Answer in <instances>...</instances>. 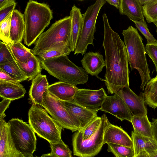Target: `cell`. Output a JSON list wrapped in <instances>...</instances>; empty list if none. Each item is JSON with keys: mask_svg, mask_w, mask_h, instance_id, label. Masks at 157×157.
Segmentation results:
<instances>
[{"mask_svg": "<svg viewBox=\"0 0 157 157\" xmlns=\"http://www.w3.org/2000/svg\"><path fill=\"white\" fill-rule=\"evenodd\" d=\"M104 37L102 46L106 71L104 81L108 93L113 94L129 86L128 61L124 42L111 28L106 14L102 15Z\"/></svg>", "mask_w": 157, "mask_h": 157, "instance_id": "obj_1", "label": "cell"}, {"mask_svg": "<svg viewBox=\"0 0 157 157\" xmlns=\"http://www.w3.org/2000/svg\"><path fill=\"white\" fill-rule=\"evenodd\" d=\"M25 30L24 43L28 47L34 43L50 24L53 13L48 4L33 0L27 3L24 14Z\"/></svg>", "mask_w": 157, "mask_h": 157, "instance_id": "obj_2", "label": "cell"}, {"mask_svg": "<svg viewBox=\"0 0 157 157\" xmlns=\"http://www.w3.org/2000/svg\"><path fill=\"white\" fill-rule=\"evenodd\" d=\"M122 34L131 70L136 69L138 71L141 80L140 87L144 90L145 86L151 78L143 39L137 29L131 25L123 30Z\"/></svg>", "mask_w": 157, "mask_h": 157, "instance_id": "obj_3", "label": "cell"}, {"mask_svg": "<svg viewBox=\"0 0 157 157\" xmlns=\"http://www.w3.org/2000/svg\"><path fill=\"white\" fill-rule=\"evenodd\" d=\"M42 68L59 81L76 86L88 81V74L82 67L75 65L67 56L42 60Z\"/></svg>", "mask_w": 157, "mask_h": 157, "instance_id": "obj_4", "label": "cell"}, {"mask_svg": "<svg viewBox=\"0 0 157 157\" xmlns=\"http://www.w3.org/2000/svg\"><path fill=\"white\" fill-rule=\"evenodd\" d=\"M71 25L70 16L56 21L46 31L43 33L35 41L32 49L33 54L38 56L63 42L70 47Z\"/></svg>", "mask_w": 157, "mask_h": 157, "instance_id": "obj_5", "label": "cell"}, {"mask_svg": "<svg viewBox=\"0 0 157 157\" xmlns=\"http://www.w3.org/2000/svg\"><path fill=\"white\" fill-rule=\"evenodd\" d=\"M38 105L33 104L29 110V125L38 136L49 143H57L61 140L62 128Z\"/></svg>", "mask_w": 157, "mask_h": 157, "instance_id": "obj_6", "label": "cell"}, {"mask_svg": "<svg viewBox=\"0 0 157 157\" xmlns=\"http://www.w3.org/2000/svg\"><path fill=\"white\" fill-rule=\"evenodd\" d=\"M101 117L99 126L94 134L89 138L83 140L79 131L73 134L72 144L74 155L78 157H93L100 151L104 144V133L109 122L105 114Z\"/></svg>", "mask_w": 157, "mask_h": 157, "instance_id": "obj_7", "label": "cell"}, {"mask_svg": "<svg viewBox=\"0 0 157 157\" xmlns=\"http://www.w3.org/2000/svg\"><path fill=\"white\" fill-rule=\"evenodd\" d=\"M10 135L17 149L24 157H32L36 148L35 133L29 124L18 118L7 122Z\"/></svg>", "mask_w": 157, "mask_h": 157, "instance_id": "obj_8", "label": "cell"}, {"mask_svg": "<svg viewBox=\"0 0 157 157\" xmlns=\"http://www.w3.org/2000/svg\"><path fill=\"white\" fill-rule=\"evenodd\" d=\"M106 0H97L89 6L82 14L83 23L82 28L76 48L74 55H82L86 52L88 46L91 44L94 47L93 40L96 31V23L100 11L106 2Z\"/></svg>", "mask_w": 157, "mask_h": 157, "instance_id": "obj_9", "label": "cell"}, {"mask_svg": "<svg viewBox=\"0 0 157 157\" xmlns=\"http://www.w3.org/2000/svg\"><path fill=\"white\" fill-rule=\"evenodd\" d=\"M43 106L62 128L72 132L82 129L80 121L71 116L64 107L60 101L48 90L43 95Z\"/></svg>", "mask_w": 157, "mask_h": 157, "instance_id": "obj_10", "label": "cell"}, {"mask_svg": "<svg viewBox=\"0 0 157 157\" xmlns=\"http://www.w3.org/2000/svg\"><path fill=\"white\" fill-rule=\"evenodd\" d=\"M107 96L103 88L95 90L78 88L73 100L80 105L97 113Z\"/></svg>", "mask_w": 157, "mask_h": 157, "instance_id": "obj_11", "label": "cell"}, {"mask_svg": "<svg viewBox=\"0 0 157 157\" xmlns=\"http://www.w3.org/2000/svg\"><path fill=\"white\" fill-rule=\"evenodd\" d=\"M100 110L115 116L122 121L127 120L131 122L132 116L123 99L117 93L107 96Z\"/></svg>", "mask_w": 157, "mask_h": 157, "instance_id": "obj_12", "label": "cell"}, {"mask_svg": "<svg viewBox=\"0 0 157 157\" xmlns=\"http://www.w3.org/2000/svg\"><path fill=\"white\" fill-rule=\"evenodd\" d=\"M124 100L132 116L139 115H147V109L145 105L144 93L139 96L133 92L129 86L123 87L116 92Z\"/></svg>", "mask_w": 157, "mask_h": 157, "instance_id": "obj_13", "label": "cell"}, {"mask_svg": "<svg viewBox=\"0 0 157 157\" xmlns=\"http://www.w3.org/2000/svg\"><path fill=\"white\" fill-rule=\"evenodd\" d=\"M0 157H24L16 147L4 119L0 120Z\"/></svg>", "mask_w": 157, "mask_h": 157, "instance_id": "obj_14", "label": "cell"}, {"mask_svg": "<svg viewBox=\"0 0 157 157\" xmlns=\"http://www.w3.org/2000/svg\"><path fill=\"white\" fill-rule=\"evenodd\" d=\"M103 142L133 147L132 138L121 128L109 123L104 134Z\"/></svg>", "mask_w": 157, "mask_h": 157, "instance_id": "obj_15", "label": "cell"}, {"mask_svg": "<svg viewBox=\"0 0 157 157\" xmlns=\"http://www.w3.org/2000/svg\"><path fill=\"white\" fill-rule=\"evenodd\" d=\"M61 101L70 115L80 121L82 129L98 117L97 113L80 105L74 100L70 101Z\"/></svg>", "mask_w": 157, "mask_h": 157, "instance_id": "obj_16", "label": "cell"}, {"mask_svg": "<svg viewBox=\"0 0 157 157\" xmlns=\"http://www.w3.org/2000/svg\"><path fill=\"white\" fill-rule=\"evenodd\" d=\"M81 62L87 73L92 76H97L106 66L103 56L99 52H90L85 53Z\"/></svg>", "mask_w": 157, "mask_h": 157, "instance_id": "obj_17", "label": "cell"}, {"mask_svg": "<svg viewBox=\"0 0 157 157\" xmlns=\"http://www.w3.org/2000/svg\"><path fill=\"white\" fill-rule=\"evenodd\" d=\"M71 19L70 47L74 51L80 34L83 23L82 14L80 8L74 5L70 11Z\"/></svg>", "mask_w": 157, "mask_h": 157, "instance_id": "obj_18", "label": "cell"}, {"mask_svg": "<svg viewBox=\"0 0 157 157\" xmlns=\"http://www.w3.org/2000/svg\"><path fill=\"white\" fill-rule=\"evenodd\" d=\"M49 86L46 75L39 74L32 80L29 94L33 104L41 105L43 95Z\"/></svg>", "mask_w": 157, "mask_h": 157, "instance_id": "obj_19", "label": "cell"}, {"mask_svg": "<svg viewBox=\"0 0 157 157\" xmlns=\"http://www.w3.org/2000/svg\"><path fill=\"white\" fill-rule=\"evenodd\" d=\"M78 89L76 86L59 81L49 85L48 90L60 101H67L73 100Z\"/></svg>", "mask_w": 157, "mask_h": 157, "instance_id": "obj_20", "label": "cell"}, {"mask_svg": "<svg viewBox=\"0 0 157 157\" xmlns=\"http://www.w3.org/2000/svg\"><path fill=\"white\" fill-rule=\"evenodd\" d=\"M119 10L121 14L127 16L132 21H144L139 0H121Z\"/></svg>", "mask_w": 157, "mask_h": 157, "instance_id": "obj_21", "label": "cell"}, {"mask_svg": "<svg viewBox=\"0 0 157 157\" xmlns=\"http://www.w3.org/2000/svg\"><path fill=\"white\" fill-rule=\"evenodd\" d=\"M25 30L24 14L15 9L12 12L11 21L10 36L12 43L21 42Z\"/></svg>", "mask_w": 157, "mask_h": 157, "instance_id": "obj_22", "label": "cell"}, {"mask_svg": "<svg viewBox=\"0 0 157 157\" xmlns=\"http://www.w3.org/2000/svg\"><path fill=\"white\" fill-rule=\"evenodd\" d=\"M26 90L20 82H13L0 80V96L12 101L23 97Z\"/></svg>", "mask_w": 157, "mask_h": 157, "instance_id": "obj_23", "label": "cell"}, {"mask_svg": "<svg viewBox=\"0 0 157 157\" xmlns=\"http://www.w3.org/2000/svg\"><path fill=\"white\" fill-rule=\"evenodd\" d=\"M131 138L135 156L144 151L149 154L157 150V143L153 138L144 136L132 131Z\"/></svg>", "mask_w": 157, "mask_h": 157, "instance_id": "obj_24", "label": "cell"}, {"mask_svg": "<svg viewBox=\"0 0 157 157\" xmlns=\"http://www.w3.org/2000/svg\"><path fill=\"white\" fill-rule=\"evenodd\" d=\"M41 61L38 56L33 55L29 58L26 63L16 62L29 81L32 80L36 76L41 74L42 69Z\"/></svg>", "mask_w": 157, "mask_h": 157, "instance_id": "obj_25", "label": "cell"}, {"mask_svg": "<svg viewBox=\"0 0 157 157\" xmlns=\"http://www.w3.org/2000/svg\"><path fill=\"white\" fill-rule=\"evenodd\" d=\"M131 122L134 132L142 136L153 138L151 122L149 121L147 115L133 116Z\"/></svg>", "mask_w": 157, "mask_h": 157, "instance_id": "obj_26", "label": "cell"}, {"mask_svg": "<svg viewBox=\"0 0 157 157\" xmlns=\"http://www.w3.org/2000/svg\"><path fill=\"white\" fill-rule=\"evenodd\" d=\"M7 45L16 61L26 63L29 58L33 55L32 50L26 47L21 42Z\"/></svg>", "mask_w": 157, "mask_h": 157, "instance_id": "obj_27", "label": "cell"}, {"mask_svg": "<svg viewBox=\"0 0 157 157\" xmlns=\"http://www.w3.org/2000/svg\"><path fill=\"white\" fill-rule=\"evenodd\" d=\"M145 103L153 109L157 106V75L146 84L144 92Z\"/></svg>", "mask_w": 157, "mask_h": 157, "instance_id": "obj_28", "label": "cell"}, {"mask_svg": "<svg viewBox=\"0 0 157 157\" xmlns=\"http://www.w3.org/2000/svg\"><path fill=\"white\" fill-rule=\"evenodd\" d=\"M142 5L143 15L148 23L155 25L157 21V0H139Z\"/></svg>", "mask_w": 157, "mask_h": 157, "instance_id": "obj_29", "label": "cell"}, {"mask_svg": "<svg viewBox=\"0 0 157 157\" xmlns=\"http://www.w3.org/2000/svg\"><path fill=\"white\" fill-rule=\"evenodd\" d=\"M0 69L6 71L11 77L20 82L28 79L27 77L21 70L15 61L10 60L7 63L0 64Z\"/></svg>", "mask_w": 157, "mask_h": 157, "instance_id": "obj_30", "label": "cell"}, {"mask_svg": "<svg viewBox=\"0 0 157 157\" xmlns=\"http://www.w3.org/2000/svg\"><path fill=\"white\" fill-rule=\"evenodd\" d=\"M72 52L70 46L63 42L59 44L38 56L42 60L62 56H67Z\"/></svg>", "mask_w": 157, "mask_h": 157, "instance_id": "obj_31", "label": "cell"}, {"mask_svg": "<svg viewBox=\"0 0 157 157\" xmlns=\"http://www.w3.org/2000/svg\"><path fill=\"white\" fill-rule=\"evenodd\" d=\"M107 151L112 152L115 157H135L133 147L108 143Z\"/></svg>", "mask_w": 157, "mask_h": 157, "instance_id": "obj_32", "label": "cell"}, {"mask_svg": "<svg viewBox=\"0 0 157 157\" xmlns=\"http://www.w3.org/2000/svg\"><path fill=\"white\" fill-rule=\"evenodd\" d=\"M49 144L51 149L49 153L54 157H73L72 151L62 140L58 143Z\"/></svg>", "mask_w": 157, "mask_h": 157, "instance_id": "obj_33", "label": "cell"}, {"mask_svg": "<svg viewBox=\"0 0 157 157\" xmlns=\"http://www.w3.org/2000/svg\"><path fill=\"white\" fill-rule=\"evenodd\" d=\"M12 12L0 22V40L7 45L12 44L10 36L11 16Z\"/></svg>", "mask_w": 157, "mask_h": 157, "instance_id": "obj_34", "label": "cell"}, {"mask_svg": "<svg viewBox=\"0 0 157 157\" xmlns=\"http://www.w3.org/2000/svg\"><path fill=\"white\" fill-rule=\"evenodd\" d=\"M101 117L98 116L84 128L78 131L83 140H86L94 134L101 123Z\"/></svg>", "mask_w": 157, "mask_h": 157, "instance_id": "obj_35", "label": "cell"}, {"mask_svg": "<svg viewBox=\"0 0 157 157\" xmlns=\"http://www.w3.org/2000/svg\"><path fill=\"white\" fill-rule=\"evenodd\" d=\"M136 27L147 40V44L157 43V40L150 32L145 21H133Z\"/></svg>", "mask_w": 157, "mask_h": 157, "instance_id": "obj_36", "label": "cell"}, {"mask_svg": "<svg viewBox=\"0 0 157 157\" xmlns=\"http://www.w3.org/2000/svg\"><path fill=\"white\" fill-rule=\"evenodd\" d=\"M10 60L15 61L7 44L0 41V64L7 63Z\"/></svg>", "mask_w": 157, "mask_h": 157, "instance_id": "obj_37", "label": "cell"}, {"mask_svg": "<svg viewBox=\"0 0 157 157\" xmlns=\"http://www.w3.org/2000/svg\"><path fill=\"white\" fill-rule=\"evenodd\" d=\"M145 48L146 52L155 66L157 75V43L147 44Z\"/></svg>", "mask_w": 157, "mask_h": 157, "instance_id": "obj_38", "label": "cell"}, {"mask_svg": "<svg viewBox=\"0 0 157 157\" xmlns=\"http://www.w3.org/2000/svg\"><path fill=\"white\" fill-rule=\"evenodd\" d=\"M16 5V2L13 0L12 2L0 9V22L15 10Z\"/></svg>", "mask_w": 157, "mask_h": 157, "instance_id": "obj_39", "label": "cell"}, {"mask_svg": "<svg viewBox=\"0 0 157 157\" xmlns=\"http://www.w3.org/2000/svg\"><path fill=\"white\" fill-rule=\"evenodd\" d=\"M0 80L13 82H20L11 77L6 71L1 69Z\"/></svg>", "mask_w": 157, "mask_h": 157, "instance_id": "obj_40", "label": "cell"}, {"mask_svg": "<svg viewBox=\"0 0 157 157\" xmlns=\"http://www.w3.org/2000/svg\"><path fill=\"white\" fill-rule=\"evenodd\" d=\"M11 100L6 99H3L0 103V117L4 114L6 109L8 107Z\"/></svg>", "mask_w": 157, "mask_h": 157, "instance_id": "obj_41", "label": "cell"}, {"mask_svg": "<svg viewBox=\"0 0 157 157\" xmlns=\"http://www.w3.org/2000/svg\"><path fill=\"white\" fill-rule=\"evenodd\" d=\"M153 137L157 143V118L152 119V122H151Z\"/></svg>", "mask_w": 157, "mask_h": 157, "instance_id": "obj_42", "label": "cell"}, {"mask_svg": "<svg viewBox=\"0 0 157 157\" xmlns=\"http://www.w3.org/2000/svg\"><path fill=\"white\" fill-rule=\"evenodd\" d=\"M106 2L111 5L114 6L116 8L119 9L121 0H106Z\"/></svg>", "mask_w": 157, "mask_h": 157, "instance_id": "obj_43", "label": "cell"}, {"mask_svg": "<svg viewBox=\"0 0 157 157\" xmlns=\"http://www.w3.org/2000/svg\"><path fill=\"white\" fill-rule=\"evenodd\" d=\"M13 0H0V9L2 8L13 1Z\"/></svg>", "mask_w": 157, "mask_h": 157, "instance_id": "obj_44", "label": "cell"}, {"mask_svg": "<svg viewBox=\"0 0 157 157\" xmlns=\"http://www.w3.org/2000/svg\"><path fill=\"white\" fill-rule=\"evenodd\" d=\"M135 157H150L149 154L146 152L143 151Z\"/></svg>", "mask_w": 157, "mask_h": 157, "instance_id": "obj_45", "label": "cell"}, {"mask_svg": "<svg viewBox=\"0 0 157 157\" xmlns=\"http://www.w3.org/2000/svg\"><path fill=\"white\" fill-rule=\"evenodd\" d=\"M32 157H54L49 153L42 155L40 156H33Z\"/></svg>", "mask_w": 157, "mask_h": 157, "instance_id": "obj_46", "label": "cell"}, {"mask_svg": "<svg viewBox=\"0 0 157 157\" xmlns=\"http://www.w3.org/2000/svg\"><path fill=\"white\" fill-rule=\"evenodd\" d=\"M150 157H157V150L149 154Z\"/></svg>", "mask_w": 157, "mask_h": 157, "instance_id": "obj_47", "label": "cell"}, {"mask_svg": "<svg viewBox=\"0 0 157 157\" xmlns=\"http://www.w3.org/2000/svg\"><path fill=\"white\" fill-rule=\"evenodd\" d=\"M156 27V32H157V21L156 22V24L155 25Z\"/></svg>", "mask_w": 157, "mask_h": 157, "instance_id": "obj_48", "label": "cell"}, {"mask_svg": "<svg viewBox=\"0 0 157 157\" xmlns=\"http://www.w3.org/2000/svg\"></svg>", "mask_w": 157, "mask_h": 157, "instance_id": "obj_49", "label": "cell"}]
</instances>
